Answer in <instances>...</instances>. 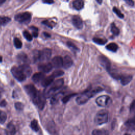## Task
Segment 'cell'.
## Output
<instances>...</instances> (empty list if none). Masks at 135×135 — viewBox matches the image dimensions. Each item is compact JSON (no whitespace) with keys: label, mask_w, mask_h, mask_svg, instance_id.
I'll return each mask as SVG.
<instances>
[{"label":"cell","mask_w":135,"mask_h":135,"mask_svg":"<svg viewBox=\"0 0 135 135\" xmlns=\"http://www.w3.org/2000/svg\"><path fill=\"white\" fill-rule=\"evenodd\" d=\"M31 127L35 131H37L39 130V126L37 121L36 120H33L31 123Z\"/></svg>","instance_id":"d4e9b609"},{"label":"cell","mask_w":135,"mask_h":135,"mask_svg":"<svg viewBox=\"0 0 135 135\" xmlns=\"http://www.w3.org/2000/svg\"><path fill=\"white\" fill-rule=\"evenodd\" d=\"M11 71L14 78L19 81H23L26 78L22 71L19 69L18 67L13 66L12 68Z\"/></svg>","instance_id":"8992f818"},{"label":"cell","mask_w":135,"mask_h":135,"mask_svg":"<svg viewBox=\"0 0 135 135\" xmlns=\"http://www.w3.org/2000/svg\"><path fill=\"white\" fill-rule=\"evenodd\" d=\"M2 57L1 55H0V62H2Z\"/></svg>","instance_id":"f6af8a7d"},{"label":"cell","mask_w":135,"mask_h":135,"mask_svg":"<svg viewBox=\"0 0 135 135\" xmlns=\"http://www.w3.org/2000/svg\"><path fill=\"white\" fill-rule=\"evenodd\" d=\"M54 78L55 77L52 74L46 77L45 76L41 82L42 85L44 87H47L53 82Z\"/></svg>","instance_id":"5bb4252c"},{"label":"cell","mask_w":135,"mask_h":135,"mask_svg":"<svg viewBox=\"0 0 135 135\" xmlns=\"http://www.w3.org/2000/svg\"><path fill=\"white\" fill-rule=\"evenodd\" d=\"M11 21V18L7 16H0V26H4Z\"/></svg>","instance_id":"7402d4cb"},{"label":"cell","mask_w":135,"mask_h":135,"mask_svg":"<svg viewBox=\"0 0 135 135\" xmlns=\"http://www.w3.org/2000/svg\"><path fill=\"white\" fill-rule=\"evenodd\" d=\"M110 101L111 99L109 96L103 95L98 97L95 101L97 104L100 107H105L110 104Z\"/></svg>","instance_id":"52a82bcc"},{"label":"cell","mask_w":135,"mask_h":135,"mask_svg":"<svg viewBox=\"0 0 135 135\" xmlns=\"http://www.w3.org/2000/svg\"><path fill=\"white\" fill-rule=\"evenodd\" d=\"M52 52L50 49H44L39 53V60L45 61L50 59Z\"/></svg>","instance_id":"ba28073f"},{"label":"cell","mask_w":135,"mask_h":135,"mask_svg":"<svg viewBox=\"0 0 135 135\" xmlns=\"http://www.w3.org/2000/svg\"><path fill=\"white\" fill-rule=\"evenodd\" d=\"M6 104V102L5 100H3L1 103H0V105L2 106V107H4Z\"/></svg>","instance_id":"ab89813d"},{"label":"cell","mask_w":135,"mask_h":135,"mask_svg":"<svg viewBox=\"0 0 135 135\" xmlns=\"http://www.w3.org/2000/svg\"><path fill=\"white\" fill-rule=\"evenodd\" d=\"M106 49L112 52H116L118 49V46L115 43H111L106 46Z\"/></svg>","instance_id":"ffe728a7"},{"label":"cell","mask_w":135,"mask_h":135,"mask_svg":"<svg viewBox=\"0 0 135 135\" xmlns=\"http://www.w3.org/2000/svg\"><path fill=\"white\" fill-rule=\"evenodd\" d=\"M45 77V75L43 72H40L36 73L32 76V80L35 83H38L40 82H42Z\"/></svg>","instance_id":"9a60e30c"},{"label":"cell","mask_w":135,"mask_h":135,"mask_svg":"<svg viewBox=\"0 0 135 135\" xmlns=\"http://www.w3.org/2000/svg\"><path fill=\"white\" fill-rule=\"evenodd\" d=\"M64 72L62 71H61V70H56V71H55L52 75L54 76V77H58V76H61L63 74Z\"/></svg>","instance_id":"d6a6232c"},{"label":"cell","mask_w":135,"mask_h":135,"mask_svg":"<svg viewBox=\"0 0 135 135\" xmlns=\"http://www.w3.org/2000/svg\"><path fill=\"white\" fill-rule=\"evenodd\" d=\"M16 133V129L14 125L12 123H9L6 127V133L7 135H14Z\"/></svg>","instance_id":"e0dca14e"},{"label":"cell","mask_w":135,"mask_h":135,"mask_svg":"<svg viewBox=\"0 0 135 135\" xmlns=\"http://www.w3.org/2000/svg\"><path fill=\"white\" fill-rule=\"evenodd\" d=\"M14 44L16 48H17V49H20V48H21L22 46V43L20 39H18V38L17 37L14 38Z\"/></svg>","instance_id":"83f0119b"},{"label":"cell","mask_w":135,"mask_h":135,"mask_svg":"<svg viewBox=\"0 0 135 135\" xmlns=\"http://www.w3.org/2000/svg\"><path fill=\"white\" fill-rule=\"evenodd\" d=\"M42 23H43V24L46 25L47 26H49V27H52L51 25L49 23V21H44Z\"/></svg>","instance_id":"f35d334b"},{"label":"cell","mask_w":135,"mask_h":135,"mask_svg":"<svg viewBox=\"0 0 135 135\" xmlns=\"http://www.w3.org/2000/svg\"><path fill=\"white\" fill-rule=\"evenodd\" d=\"M43 34H44V35L46 37H49L51 36V35H50L49 33H46V32H44V33H43Z\"/></svg>","instance_id":"b9f144b4"},{"label":"cell","mask_w":135,"mask_h":135,"mask_svg":"<svg viewBox=\"0 0 135 135\" xmlns=\"http://www.w3.org/2000/svg\"><path fill=\"white\" fill-rule=\"evenodd\" d=\"M5 1V0H0V5L2 4L3 3H4Z\"/></svg>","instance_id":"ee69618b"},{"label":"cell","mask_w":135,"mask_h":135,"mask_svg":"<svg viewBox=\"0 0 135 135\" xmlns=\"http://www.w3.org/2000/svg\"><path fill=\"white\" fill-rule=\"evenodd\" d=\"M17 58H18V60L21 61L22 62L24 63V64H26L25 63H26L27 62L28 58H27V57L25 54L21 53V54H18V55L17 56Z\"/></svg>","instance_id":"484cf974"},{"label":"cell","mask_w":135,"mask_h":135,"mask_svg":"<svg viewBox=\"0 0 135 135\" xmlns=\"http://www.w3.org/2000/svg\"><path fill=\"white\" fill-rule=\"evenodd\" d=\"M23 35L25 37V38H26V39L27 40V41H31L33 39V37L32 36V35L28 32V31H25L24 32H23Z\"/></svg>","instance_id":"f546056e"},{"label":"cell","mask_w":135,"mask_h":135,"mask_svg":"<svg viewBox=\"0 0 135 135\" xmlns=\"http://www.w3.org/2000/svg\"><path fill=\"white\" fill-rule=\"evenodd\" d=\"M64 81L63 79H60L55 81H53L50 85L47 86V88L45 90L44 94L46 97H49L52 96L53 94L58 90L61 88L63 85Z\"/></svg>","instance_id":"6da1fadb"},{"label":"cell","mask_w":135,"mask_h":135,"mask_svg":"<svg viewBox=\"0 0 135 135\" xmlns=\"http://www.w3.org/2000/svg\"><path fill=\"white\" fill-rule=\"evenodd\" d=\"M73 7L76 10H80L84 7L83 0H74L73 2Z\"/></svg>","instance_id":"ac0fdd59"},{"label":"cell","mask_w":135,"mask_h":135,"mask_svg":"<svg viewBox=\"0 0 135 135\" xmlns=\"http://www.w3.org/2000/svg\"><path fill=\"white\" fill-rule=\"evenodd\" d=\"M126 124L128 126L133 127L135 126V116L133 118L129 119L126 122Z\"/></svg>","instance_id":"4dcf8cb0"},{"label":"cell","mask_w":135,"mask_h":135,"mask_svg":"<svg viewBox=\"0 0 135 135\" xmlns=\"http://www.w3.org/2000/svg\"><path fill=\"white\" fill-rule=\"evenodd\" d=\"M15 20L22 23H28L31 19V14L28 12H24L18 14L15 16Z\"/></svg>","instance_id":"3957f363"},{"label":"cell","mask_w":135,"mask_h":135,"mask_svg":"<svg viewBox=\"0 0 135 135\" xmlns=\"http://www.w3.org/2000/svg\"><path fill=\"white\" fill-rule=\"evenodd\" d=\"M124 135H130V134H128V133H126Z\"/></svg>","instance_id":"bcb514c9"},{"label":"cell","mask_w":135,"mask_h":135,"mask_svg":"<svg viewBox=\"0 0 135 135\" xmlns=\"http://www.w3.org/2000/svg\"><path fill=\"white\" fill-rule=\"evenodd\" d=\"M72 23L78 29H81L83 27V22L81 18L78 15H74L72 17Z\"/></svg>","instance_id":"7c38bea8"},{"label":"cell","mask_w":135,"mask_h":135,"mask_svg":"<svg viewBox=\"0 0 135 135\" xmlns=\"http://www.w3.org/2000/svg\"><path fill=\"white\" fill-rule=\"evenodd\" d=\"M129 5L132 6L134 5V2L133 0H124Z\"/></svg>","instance_id":"8d00e7d4"},{"label":"cell","mask_w":135,"mask_h":135,"mask_svg":"<svg viewBox=\"0 0 135 135\" xmlns=\"http://www.w3.org/2000/svg\"><path fill=\"white\" fill-rule=\"evenodd\" d=\"M7 118L6 114L3 111L0 110V123H3L5 122Z\"/></svg>","instance_id":"4316f807"},{"label":"cell","mask_w":135,"mask_h":135,"mask_svg":"<svg viewBox=\"0 0 135 135\" xmlns=\"http://www.w3.org/2000/svg\"><path fill=\"white\" fill-rule=\"evenodd\" d=\"M111 31L112 33V34L115 35V36H117L119 34L120 31L119 28L116 26L115 24L113 23L111 25Z\"/></svg>","instance_id":"603a6c76"},{"label":"cell","mask_w":135,"mask_h":135,"mask_svg":"<svg viewBox=\"0 0 135 135\" xmlns=\"http://www.w3.org/2000/svg\"><path fill=\"white\" fill-rule=\"evenodd\" d=\"M108 113L107 111L104 110H101L96 114L94 121L95 123L98 125L102 124L108 121Z\"/></svg>","instance_id":"7a4b0ae2"},{"label":"cell","mask_w":135,"mask_h":135,"mask_svg":"<svg viewBox=\"0 0 135 135\" xmlns=\"http://www.w3.org/2000/svg\"><path fill=\"white\" fill-rule=\"evenodd\" d=\"M74 95H75V94H69V95L65 96V97H63V99H62V102L63 103H66L68 101H69V100L72 97H73Z\"/></svg>","instance_id":"1f68e13d"},{"label":"cell","mask_w":135,"mask_h":135,"mask_svg":"<svg viewBox=\"0 0 135 135\" xmlns=\"http://www.w3.org/2000/svg\"><path fill=\"white\" fill-rule=\"evenodd\" d=\"M33 102L37 105L38 108L43 109L46 103V96L44 93L40 92H38L37 97L33 101Z\"/></svg>","instance_id":"5b68a950"},{"label":"cell","mask_w":135,"mask_h":135,"mask_svg":"<svg viewBox=\"0 0 135 135\" xmlns=\"http://www.w3.org/2000/svg\"><path fill=\"white\" fill-rule=\"evenodd\" d=\"M18 68L26 77L30 76L31 75L32 73V69L30 65H28L27 64H23L19 66Z\"/></svg>","instance_id":"30bf717a"},{"label":"cell","mask_w":135,"mask_h":135,"mask_svg":"<svg viewBox=\"0 0 135 135\" xmlns=\"http://www.w3.org/2000/svg\"><path fill=\"white\" fill-rule=\"evenodd\" d=\"M42 1L44 3L46 4H52L54 3L53 0H42Z\"/></svg>","instance_id":"74e56055"},{"label":"cell","mask_w":135,"mask_h":135,"mask_svg":"<svg viewBox=\"0 0 135 135\" xmlns=\"http://www.w3.org/2000/svg\"><path fill=\"white\" fill-rule=\"evenodd\" d=\"M93 41L94 43L99 45H104L107 42V40L104 39V38H101L100 37H94L93 38Z\"/></svg>","instance_id":"cb8c5ba5"},{"label":"cell","mask_w":135,"mask_h":135,"mask_svg":"<svg viewBox=\"0 0 135 135\" xmlns=\"http://www.w3.org/2000/svg\"><path fill=\"white\" fill-rule=\"evenodd\" d=\"M99 62L104 68L108 71L111 68L110 62L107 57L103 55H100L99 56Z\"/></svg>","instance_id":"9c48e42d"},{"label":"cell","mask_w":135,"mask_h":135,"mask_svg":"<svg viewBox=\"0 0 135 135\" xmlns=\"http://www.w3.org/2000/svg\"><path fill=\"white\" fill-rule=\"evenodd\" d=\"M119 80H120L122 84L126 85L132 80V76L130 75H121Z\"/></svg>","instance_id":"d6986e66"},{"label":"cell","mask_w":135,"mask_h":135,"mask_svg":"<svg viewBox=\"0 0 135 135\" xmlns=\"http://www.w3.org/2000/svg\"><path fill=\"white\" fill-rule=\"evenodd\" d=\"M32 34H33V36L35 37H37L38 36V32H37V31H33Z\"/></svg>","instance_id":"60d3db41"},{"label":"cell","mask_w":135,"mask_h":135,"mask_svg":"<svg viewBox=\"0 0 135 135\" xmlns=\"http://www.w3.org/2000/svg\"><path fill=\"white\" fill-rule=\"evenodd\" d=\"M130 112L135 113V101H133L130 105Z\"/></svg>","instance_id":"d590c367"},{"label":"cell","mask_w":135,"mask_h":135,"mask_svg":"<svg viewBox=\"0 0 135 135\" xmlns=\"http://www.w3.org/2000/svg\"><path fill=\"white\" fill-rule=\"evenodd\" d=\"M53 66L51 63H43L38 66V69H39L42 72L47 73L49 72L52 69Z\"/></svg>","instance_id":"4fadbf2b"},{"label":"cell","mask_w":135,"mask_h":135,"mask_svg":"<svg viewBox=\"0 0 135 135\" xmlns=\"http://www.w3.org/2000/svg\"><path fill=\"white\" fill-rule=\"evenodd\" d=\"M96 1H97L99 4H101V3H102V0H96Z\"/></svg>","instance_id":"7bdbcfd3"},{"label":"cell","mask_w":135,"mask_h":135,"mask_svg":"<svg viewBox=\"0 0 135 135\" xmlns=\"http://www.w3.org/2000/svg\"><path fill=\"white\" fill-rule=\"evenodd\" d=\"M73 64V61L71 57L68 55L65 56L63 59V67L65 69H68L71 67Z\"/></svg>","instance_id":"2e32d148"},{"label":"cell","mask_w":135,"mask_h":135,"mask_svg":"<svg viewBox=\"0 0 135 135\" xmlns=\"http://www.w3.org/2000/svg\"><path fill=\"white\" fill-rule=\"evenodd\" d=\"M92 135H109V132L104 129H95L92 131Z\"/></svg>","instance_id":"44dd1931"},{"label":"cell","mask_w":135,"mask_h":135,"mask_svg":"<svg viewBox=\"0 0 135 135\" xmlns=\"http://www.w3.org/2000/svg\"><path fill=\"white\" fill-rule=\"evenodd\" d=\"M53 67L55 68H59L63 66V59L60 56H56L54 57L51 63Z\"/></svg>","instance_id":"8fae6325"},{"label":"cell","mask_w":135,"mask_h":135,"mask_svg":"<svg viewBox=\"0 0 135 135\" xmlns=\"http://www.w3.org/2000/svg\"><path fill=\"white\" fill-rule=\"evenodd\" d=\"M1 93H0V98H1Z\"/></svg>","instance_id":"7dc6e473"},{"label":"cell","mask_w":135,"mask_h":135,"mask_svg":"<svg viewBox=\"0 0 135 135\" xmlns=\"http://www.w3.org/2000/svg\"><path fill=\"white\" fill-rule=\"evenodd\" d=\"M24 89L27 94L31 97L33 102L37 97L39 91H38L35 88V86L32 84L25 85Z\"/></svg>","instance_id":"277c9868"},{"label":"cell","mask_w":135,"mask_h":135,"mask_svg":"<svg viewBox=\"0 0 135 135\" xmlns=\"http://www.w3.org/2000/svg\"><path fill=\"white\" fill-rule=\"evenodd\" d=\"M113 11L114 12V13H115V14H116L119 17H120L121 18H123L124 17V15L121 12V11L116 7H113Z\"/></svg>","instance_id":"f1b7e54d"},{"label":"cell","mask_w":135,"mask_h":135,"mask_svg":"<svg viewBox=\"0 0 135 135\" xmlns=\"http://www.w3.org/2000/svg\"><path fill=\"white\" fill-rule=\"evenodd\" d=\"M67 45L70 48H71V49H72L74 50H78V49L77 48V47L73 43H72L71 42H68Z\"/></svg>","instance_id":"e575fe53"},{"label":"cell","mask_w":135,"mask_h":135,"mask_svg":"<svg viewBox=\"0 0 135 135\" xmlns=\"http://www.w3.org/2000/svg\"><path fill=\"white\" fill-rule=\"evenodd\" d=\"M15 108L17 109V110H21L23 109V105L22 103L21 102H16L15 103Z\"/></svg>","instance_id":"836d02e7"}]
</instances>
